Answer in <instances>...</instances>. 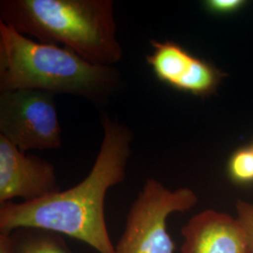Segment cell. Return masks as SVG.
<instances>
[{
	"mask_svg": "<svg viewBox=\"0 0 253 253\" xmlns=\"http://www.w3.org/2000/svg\"><path fill=\"white\" fill-rule=\"evenodd\" d=\"M103 137L100 151L84 180L34 202L0 205V234L19 228H38L68 235L99 253H116L105 220L109 190L125 180L133 131L117 118H100Z\"/></svg>",
	"mask_w": 253,
	"mask_h": 253,
	"instance_id": "1",
	"label": "cell"
},
{
	"mask_svg": "<svg viewBox=\"0 0 253 253\" xmlns=\"http://www.w3.org/2000/svg\"><path fill=\"white\" fill-rule=\"evenodd\" d=\"M123 86L116 67L91 63L68 48L34 41L0 21V91L73 95L102 106Z\"/></svg>",
	"mask_w": 253,
	"mask_h": 253,
	"instance_id": "2",
	"label": "cell"
},
{
	"mask_svg": "<svg viewBox=\"0 0 253 253\" xmlns=\"http://www.w3.org/2000/svg\"><path fill=\"white\" fill-rule=\"evenodd\" d=\"M0 21L91 63L115 67L123 57L112 0H1Z\"/></svg>",
	"mask_w": 253,
	"mask_h": 253,
	"instance_id": "3",
	"label": "cell"
},
{
	"mask_svg": "<svg viewBox=\"0 0 253 253\" xmlns=\"http://www.w3.org/2000/svg\"><path fill=\"white\" fill-rule=\"evenodd\" d=\"M197 203L198 196L190 189L169 190L160 181L148 178L128 210L123 233L115 245L116 253H175L167 219Z\"/></svg>",
	"mask_w": 253,
	"mask_h": 253,
	"instance_id": "4",
	"label": "cell"
},
{
	"mask_svg": "<svg viewBox=\"0 0 253 253\" xmlns=\"http://www.w3.org/2000/svg\"><path fill=\"white\" fill-rule=\"evenodd\" d=\"M0 135L20 150H52L62 145L55 95L36 89L0 91Z\"/></svg>",
	"mask_w": 253,
	"mask_h": 253,
	"instance_id": "5",
	"label": "cell"
},
{
	"mask_svg": "<svg viewBox=\"0 0 253 253\" xmlns=\"http://www.w3.org/2000/svg\"><path fill=\"white\" fill-rule=\"evenodd\" d=\"M152 52L145 61L159 81L181 92L207 98L216 94L226 74L215 65L195 56L180 44L150 40Z\"/></svg>",
	"mask_w": 253,
	"mask_h": 253,
	"instance_id": "6",
	"label": "cell"
},
{
	"mask_svg": "<svg viewBox=\"0 0 253 253\" xmlns=\"http://www.w3.org/2000/svg\"><path fill=\"white\" fill-rule=\"evenodd\" d=\"M60 191L54 165L28 155L0 135V205L34 202Z\"/></svg>",
	"mask_w": 253,
	"mask_h": 253,
	"instance_id": "7",
	"label": "cell"
},
{
	"mask_svg": "<svg viewBox=\"0 0 253 253\" xmlns=\"http://www.w3.org/2000/svg\"><path fill=\"white\" fill-rule=\"evenodd\" d=\"M180 253H250L237 217L207 209L182 227Z\"/></svg>",
	"mask_w": 253,
	"mask_h": 253,
	"instance_id": "8",
	"label": "cell"
},
{
	"mask_svg": "<svg viewBox=\"0 0 253 253\" xmlns=\"http://www.w3.org/2000/svg\"><path fill=\"white\" fill-rule=\"evenodd\" d=\"M7 236L11 253H73L62 235L38 228H19Z\"/></svg>",
	"mask_w": 253,
	"mask_h": 253,
	"instance_id": "9",
	"label": "cell"
},
{
	"mask_svg": "<svg viewBox=\"0 0 253 253\" xmlns=\"http://www.w3.org/2000/svg\"><path fill=\"white\" fill-rule=\"evenodd\" d=\"M227 171L230 178L237 184L253 183V146L236 150L228 162Z\"/></svg>",
	"mask_w": 253,
	"mask_h": 253,
	"instance_id": "10",
	"label": "cell"
},
{
	"mask_svg": "<svg viewBox=\"0 0 253 253\" xmlns=\"http://www.w3.org/2000/svg\"><path fill=\"white\" fill-rule=\"evenodd\" d=\"M236 217L244 231L250 253H253V204L237 201L236 203Z\"/></svg>",
	"mask_w": 253,
	"mask_h": 253,
	"instance_id": "11",
	"label": "cell"
},
{
	"mask_svg": "<svg viewBox=\"0 0 253 253\" xmlns=\"http://www.w3.org/2000/svg\"><path fill=\"white\" fill-rule=\"evenodd\" d=\"M246 4L244 0H208L204 6L209 12L219 15H225L236 12Z\"/></svg>",
	"mask_w": 253,
	"mask_h": 253,
	"instance_id": "12",
	"label": "cell"
},
{
	"mask_svg": "<svg viewBox=\"0 0 253 253\" xmlns=\"http://www.w3.org/2000/svg\"><path fill=\"white\" fill-rule=\"evenodd\" d=\"M0 253H11L9 251L7 236L0 234Z\"/></svg>",
	"mask_w": 253,
	"mask_h": 253,
	"instance_id": "13",
	"label": "cell"
},
{
	"mask_svg": "<svg viewBox=\"0 0 253 253\" xmlns=\"http://www.w3.org/2000/svg\"></svg>",
	"mask_w": 253,
	"mask_h": 253,
	"instance_id": "14",
	"label": "cell"
}]
</instances>
